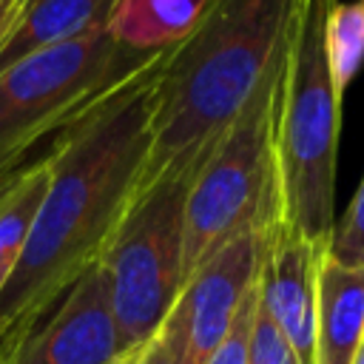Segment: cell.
<instances>
[{
  "label": "cell",
  "mask_w": 364,
  "mask_h": 364,
  "mask_svg": "<svg viewBox=\"0 0 364 364\" xmlns=\"http://www.w3.org/2000/svg\"><path fill=\"white\" fill-rule=\"evenodd\" d=\"M165 54L48 145V188L23 256L0 290V364L100 262L136 193L151 151L154 82Z\"/></svg>",
  "instance_id": "cell-1"
},
{
  "label": "cell",
  "mask_w": 364,
  "mask_h": 364,
  "mask_svg": "<svg viewBox=\"0 0 364 364\" xmlns=\"http://www.w3.org/2000/svg\"><path fill=\"white\" fill-rule=\"evenodd\" d=\"M299 0H213L168 48L154 82L151 151L142 182L208 154L284 54Z\"/></svg>",
  "instance_id": "cell-2"
},
{
  "label": "cell",
  "mask_w": 364,
  "mask_h": 364,
  "mask_svg": "<svg viewBox=\"0 0 364 364\" xmlns=\"http://www.w3.org/2000/svg\"><path fill=\"white\" fill-rule=\"evenodd\" d=\"M333 0H299L284 46L276 156L282 222L327 250L336 225V162L341 136V97L324 57V20Z\"/></svg>",
  "instance_id": "cell-3"
},
{
  "label": "cell",
  "mask_w": 364,
  "mask_h": 364,
  "mask_svg": "<svg viewBox=\"0 0 364 364\" xmlns=\"http://www.w3.org/2000/svg\"><path fill=\"white\" fill-rule=\"evenodd\" d=\"M284 54L273 63L202 159L185 205L182 282L196 264L247 230L282 219L276 122Z\"/></svg>",
  "instance_id": "cell-4"
},
{
  "label": "cell",
  "mask_w": 364,
  "mask_h": 364,
  "mask_svg": "<svg viewBox=\"0 0 364 364\" xmlns=\"http://www.w3.org/2000/svg\"><path fill=\"white\" fill-rule=\"evenodd\" d=\"M159 51H134L97 31L17 60L0 71V185L17 173L28 154L51 142L82 114L131 82Z\"/></svg>",
  "instance_id": "cell-5"
},
{
  "label": "cell",
  "mask_w": 364,
  "mask_h": 364,
  "mask_svg": "<svg viewBox=\"0 0 364 364\" xmlns=\"http://www.w3.org/2000/svg\"><path fill=\"white\" fill-rule=\"evenodd\" d=\"M208 154L139 182L100 253L114 318L128 353L156 333L182 287L185 205Z\"/></svg>",
  "instance_id": "cell-6"
},
{
  "label": "cell",
  "mask_w": 364,
  "mask_h": 364,
  "mask_svg": "<svg viewBox=\"0 0 364 364\" xmlns=\"http://www.w3.org/2000/svg\"><path fill=\"white\" fill-rule=\"evenodd\" d=\"M267 230H247L230 239L182 282L162 327L185 344L191 364H205L213 355L242 301L256 287Z\"/></svg>",
  "instance_id": "cell-7"
},
{
  "label": "cell",
  "mask_w": 364,
  "mask_h": 364,
  "mask_svg": "<svg viewBox=\"0 0 364 364\" xmlns=\"http://www.w3.org/2000/svg\"><path fill=\"white\" fill-rule=\"evenodd\" d=\"M125 355L111 287L97 262L40 318L6 364H119Z\"/></svg>",
  "instance_id": "cell-8"
},
{
  "label": "cell",
  "mask_w": 364,
  "mask_h": 364,
  "mask_svg": "<svg viewBox=\"0 0 364 364\" xmlns=\"http://www.w3.org/2000/svg\"><path fill=\"white\" fill-rule=\"evenodd\" d=\"M321 247L293 233L282 219L264 236L259 296L273 324L287 338L299 364H313L316 344V284Z\"/></svg>",
  "instance_id": "cell-9"
},
{
  "label": "cell",
  "mask_w": 364,
  "mask_h": 364,
  "mask_svg": "<svg viewBox=\"0 0 364 364\" xmlns=\"http://www.w3.org/2000/svg\"><path fill=\"white\" fill-rule=\"evenodd\" d=\"M119 0H17L0 28V71L17 60L105 31Z\"/></svg>",
  "instance_id": "cell-10"
},
{
  "label": "cell",
  "mask_w": 364,
  "mask_h": 364,
  "mask_svg": "<svg viewBox=\"0 0 364 364\" xmlns=\"http://www.w3.org/2000/svg\"><path fill=\"white\" fill-rule=\"evenodd\" d=\"M364 347V267L318 259L313 364H355Z\"/></svg>",
  "instance_id": "cell-11"
},
{
  "label": "cell",
  "mask_w": 364,
  "mask_h": 364,
  "mask_svg": "<svg viewBox=\"0 0 364 364\" xmlns=\"http://www.w3.org/2000/svg\"><path fill=\"white\" fill-rule=\"evenodd\" d=\"M213 0H119L105 31L134 51H159L182 43Z\"/></svg>",
  "instance_id": "cell-12"
},
{
  "label": "cell",
  "mask_w": 364,
  "mask_h": 364,
  "mask_svg": "<svg viewBox=\"0 0 364 364\" xmlns=\"http://www.w3.org/2000/svg\"><path fill=\"white\" fill-rule=\"evenodd\" d=\"M46 188H48L46 154L26 162L17 173H11L0 185V290L23 256Z\"/></svg>",
  "instance_id": "cell-13"
},
{
  "label": "cell",
  "mask_w": 364,
  "mask_h": 364,
  "mask_svg": "<svg viewBox=\"0 0 364 364\" xmlns=\"http://www.w3.org/2000/svg\"><path fill=\"white\" fill-rule=\"evenodd\" d=\"M324 57L333 88L344 100L364 65V0H333L324 20Z\"/></svg>",
  "instance_id": "cell-14"
},
{
  "label": "cell",
  "mask_w": 364,
  "mask_h": 364,
  "mask_svg": "<svg viewBox=\"0 0 364 364\" xmlns=\"http://www.w3.org/2000/svg\"><path fill=\"white\" fill-rule=\"evenodd\" d=\"M327 253L341 264L364 267V176L358 182L347 210L333 225Z\"/></svg>",
  "instance_id": "cell-15"
},
{
  "label": "cell",
  "mask_w": 364,
  "mask_h": 364,
  "mask_svg": "<svg viewBox=\"0 0 364 364\" xmlns=\"http://www.w3.org/2000/svg\"><path fill=\"white\" fill-rule=\"evenodd\" d=\"M247 364H299L287 338L282 336V330L273 324V318L262 307V296H259V307H256V316H253V330H250V344H247Z\"/></svg>",
  "instance_id": "cell-16"
},
{
  "label": "cell",
  "mask_w": 364,
  "mask_h": 364,
  "mask_svg": "<svg viewBox=\"0 0 364 364\" xmlns=\"http://www.w3.org/2000/svg\"><path fill=\"white\" fill-rule=\"evenodd\" d=\"M256 307H259V282L247 293V299L242 301V307H239L228 336L222 338V344L213 350V355L205 364H247V344H250V330H253Z\"/></svg>",
  "instance_id": "cell-17"
},
{
  "label": "cell",
  "mask_w": 364,
  "mask_h": 364,
  "mask_svg": "<svg viewBox=\"0 0 364 364\" xmlns=\"http://www.w3.org/2000/svg\"><path fill=\"white\" fill-rule=\"evenodd\" d=\"M128 364H191V358L185 344L159 324L156 333L128 355Z\"/></svg>",
  "instance_id": "cell-18"
},
{
  "label": "cell",
  "mask_w": 364,
  "mask_h": 364,
  "mask_svg": "<svg viewBox=\"0 0 364 364\" xmlns=\"http://www.w3.org/2000/svg\"><path fill=\"white\" fill-rule=\"evenodd\" d=\"M14 3H17V0H0V6H3V9H6V14H9V9H11V6H14Z\"/></svg>",
  "instance_id": "cell-19"
},
{
  "label": "cell",
  "mask_w": 364,
  "mask_h": 364,
  "mask_svg": "<svg viewBox=\"0 0 364 364\" xmlns=\"http://www.w3.org/2000/svg\"><path fill=\"white\" fill-rule=\"evenodd\" d=\"M355 364H364V347H361V353H358V358H355Z\"/></svg>",
  "instance_id": "cell-20"
},
{
  "label": "cell",
  "mask_w": 364,
  "mask_h": 364,
  "mask_svg": "<svg viewBox=\"0 0 364 364\" xmlns=\"http://www.w3.org/2000/svg\"><path fill=\"white\" fill-rule=\"evenodd\" d=\"M128 355H131V353H128ZM128 355H125V358H122V361H119V364H128Z\"/></svg>",
  "instance_id": "cell-21"
}]
</instances>
